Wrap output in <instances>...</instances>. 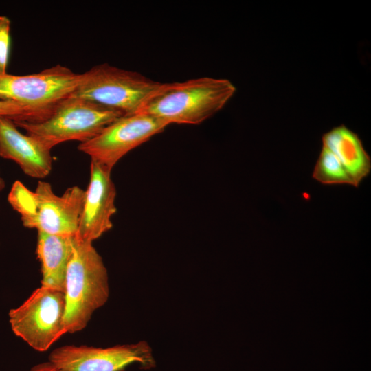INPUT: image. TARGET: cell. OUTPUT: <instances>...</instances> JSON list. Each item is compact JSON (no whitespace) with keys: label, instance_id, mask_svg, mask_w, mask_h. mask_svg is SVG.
I'll return each mask as SVG.
<instances>
[{"label":"cell","instance_id":"obj_1","mask_svg":"<svg viewBox=\"0 0 371 371\" xmlns=\"http://www.w3.org/2000/svg\"><path fill=\"white\" fill-rule=\"evenodd\" d=\"M235 91L229 80L210 77L160 83L138 113L153 115L168 125L199 124L220 111Z\"/></svg>","mask_w":371,"mask_h":371},{"label":"cell","instance_id":"obj_2","mask_svg":"<svg viewBox=\"0 0 371 371\" xmlns=\"http://www.w3.org/2000/svg\"><path fill=\"white\" fill-rule=\"evenodd\" d=\"M64 325L67 333L84 329L109 296V277L102 258L93 245L74 236L65 286Z\"/></svg>","mask_w":371,"mask_h":371},{"label":"cell","instance_id":"obj_3","mask_svg":"<svg viewBox=\"0 0 371 371\" xmlns=\"http://www.w3.org/2000/svg\"><path fill=\"white\" fill-rule=\"evenodd\" d=\"M85 190L77 186L56 195L48 182L39 181L34 191L16 181L8 201L20 215L23 225L51 234L74 236L78 229Z\"/></svg>","mask_w":371,"mask_h":371},{"label":"cell","instance_id":"obj_4","mask_svg":"<svg viewBox=\"0 0 371 371\" xmlns=\"http://www.w3.org/2000/svg\"><path fill=\"white\" fill-rule=\"evenodd\" d=\"M123 115L87 100L69 96L39 120L13 121L27 135L52 150L56 145L67 141H89Z\"/></svg>","mask_w":371,"mask_h":371},{"label":"cell","instance_id":"obj_5","mask_svg":"<svg viewBox=\"0 0 371 371\" xmlns=\"http://www.w3.org/2000/svg\"><path fill=\"white\" fill-rule=\"evenodd\" d=\"M81 74L56 65L30 75H0V100L20 105L25 111L23 121L41 120L75 91Z\"/></svg>","mask_w":371,"mask_h":371},{"label":"cell","instance_id":"obj_6","mask_svg":"<svg viewBox=\"0 0 371 371\" xmlns=\"http://www.w3.org/2000/svg\"><path fill=\"white\" fill-rule=\"evenodd\" d=\"M159 84L139 73L104 63L81 74L80 81L70 96L128 115L139 112Z\"/></svg>","mask_w":371,"mask_h":371},{"label":"cell","instance_id":"obj_7","mask_svg":"<svg viewBox=\"0 0 371 371\" xmlns=\"http://www.w3.org/2000/svg\"><path fill=\"white\" fill-rule=\"evenodd\" d=\"M65 311V292L41 286L9 311V322L15 335L34 350L45 352L67 333Z\"/></svg>","mask_w":371,"mask_h":371},{"label":"cell","instance_id":"obj_8","mask_svg":"<svg viewBox=\"0 0 371 371\" xmlns=\"http://www.w3.org/2000/svg\"><path fill=\"white\" fill-rule=\"evenodd\" d=\"M168 125L147 113L123 115L93 139L80 143L78 150L112 170L129 151L162 132Z\"/></svg>","mask_w":371,"mask_h":371},{"label":"cell","instance_id":"obj_9","mask_svg":"<svg viewBox=\"0 0 371 371\" xmlns=\"http://www.w3.org/2000/svg\"><path fill=\"white\" fill-rule=\"evenodd\" d=\"M48 361L61 371H124L133 363L146 369L155 366L144 341L107 348L65 345L54 349Z\"/></svg>","mask_w":371,"mask_h":371},{"label":"cell","instance_id":"obj_10","mask_svg":"<svg viewBox=\"0 0 371 371\" xmlns=\"http://www.w3.org/2000/svg\"><path fill=\"white\" fill-rule=\"evenodd\" d=\"M111 169L91 159L90 178L76 236L93 243L113 227L112 216L116 212V188Z\"/></svg>","mask_w":371,"mask_h":371},{"label":"cell","instance_id":"obj_11","mask_svg":"<svg viewBox=\"0 0 371 371\" xmlns=\"http://www.w3.org/2000/svg\"><path fill=\"white\" fill-rule=\"evenodd\" d=\"M0 157L14 161L24 174L34 178H45L52 168L51 150L21 133L14 121L3 115H0Z\"/></svg>","mask_w":371,"mask_h":371},{"label":"cell","instance_id":"obj_12","mask_svg":"<svg viewBox=\"0 0 371 371\" xmlns=\"http://www.w3.org/2000/svg\"><path fill=\"white\" fill-rule=\"evenodd\" d=\"M322 146L339 159L358 188L371 172V158L359 135L344 124L336 126L322 136Z\"/></svg>","mask_w":371,"mask_h":371},{"label":"cell","instance_id":"obj_13","mask_svg":"<svg viewBox=\"0 0 371 371\" xmlns=\"http://www.w3.org/2000/svg\"><path fill=\"white\" fill-rule=\"evenodd\" d=\"M74 236L37 232L36 251L41 262V286L65 292V277Z\"/></svg>","mask_w":371,"mask_h":371},{"label":"cell","instance_id":"obj_14","mask_svg":"<svg viewBox=\"0 0 371 371\" xmlns=\"http://www.w3.org/2000/svg\"><path fill=\"white\" fill-rule=\"evenodd\" d=\"M312 177L324 185H349L353 182L336 155L322 146Z\"/></svg>","mask_w":371,"mask_h":371},{"label":"cell","instance_id":"obj_15","mask_svg":"<svg viewBox=\"0 0 371 371\" xmlns=\"http://www.w3.org/2000/svg\"><path fill=\"white\" fill-rule=\"evenodd\" d=\"M10 41V21L5 16H0V75L7 74Z\"/></svg>","mask_w":371,"mask_h":371},{"label":"cell","instance_id":"obj_16","mask_svg":"<svg viewBox=\"0 0 371 371\" xmlns=\"http://www.w3.org/2000/svg\"><path fill=\"white\" fill-rule=\"evenodd\" d=\"M0 115L7 116L12 120H23L25 117V110L18 104L0 100Z\"/></svg>","mask_w":371,"mask_h":371},{"label":"cell","instance_id":"obj_17","mask_svg":"<svg viewBox=\"0 0 371 371\" xmlns=\"http://www.w3.org/2000/svg\"><path fill=\"white\" fill-rule=\"evenodd\" d=\"M27 371H61L57 368L52 363L47 361L38 363L32 367Z\"/></svg>","mask_w":371,"mask_h":371},{"label":"cell","instance_id":"obj_18","mask_svg":"<svg viewBox=\"0 0 371 371\" xmlns=\"http://www.w3.org/2000/svg\"><path fill=\"white\" fill-rule=\"evenodd\" d=\"M5 183L4 179L0 175V192L5 188Z\"/></svg>","mask_w":371,"mask_h":371}]
</instances>
